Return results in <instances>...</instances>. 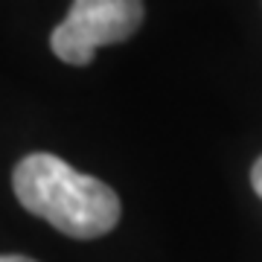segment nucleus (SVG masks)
I'll return each mask as SVG.
<instances>
[{"instance_id": "obj_2", "label": "nucleus", "mask_w": 262, "mask_h": 262, "mask_svg": "<svg viewBox=\"0 0 262 262\" xmlns=\"http://www.w3.org/2000/svg\"><path fill=\"white\" fill-rule=\"evenodd\" d=\"M143 15V0H73L67 18L53 29L50 47L61 61L84 67L99 47L134 35Z\"/></svg>"}, {"instance_id": "obj_1", "label": "nucleus", "mask_w": 262, "mask_h": 262, "mask_svg": "<svg viewBox=\"0 0 262 262\" xmlns=\"http://www.w3.org/2000/svg\"><path fill=\"white\" fill-rule=\"evenodd\" d=\"M20 207L73 239H96L120 222V198L105 181L76 172L56 155H27L12 172Z\"/></svg>"}, {"instance_id": "obj_4", "label": "nucleus", "mask_w": 262, "mask_h": 262, "mask_svg": "<svg viewBox=\"0 0 262 262\" xmlns=\"http://www.w3.org/2000/svg\"><path fill=\"white\" fill-rule=\"evenodd\" d=\"M0 262H35V259H29V256H18V253H3Z\"/></svg>"}, {"instance_id": "obj_3", "label": "nucleus", "mask_w": 262, "mask_h": 262, "mask_svg": "<svg viewBox=\"0 0 262 262\" xmlns=\"http://www.w3.org/2000/svg\"><path fill=\"white\" fill-rule=\"evenodd\" d=\"M251 184H253V192L262 198V158L253 163V169H251Z\"/></svg>"}]
</instances>
